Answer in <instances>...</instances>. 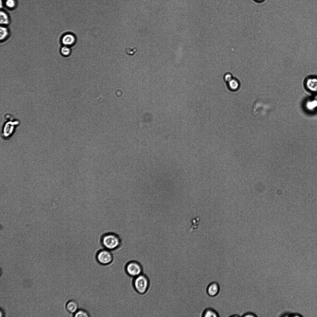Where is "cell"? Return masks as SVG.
<instances>
[{
	"mask_svg": "<svg viewBox=\"0 0 317 317\" xmlns=\"http://www.w3.org/2000/svg\"><path fill=\"white\" fill-rule=\"evenodd\" d=\"M218 313L214 309L207 307L202 312V317H219Z\"/></svg>",
	"mask_w": 317,
	"mask_h": 317,
	"instance_id": "cell-9",
	"label": "cell"
},
{
	"mask_svg": "<svg viewBox=\"0 0 317 317\" xmlns=\"http://www.w3.org/2000/svg\"><path fill=\"white\" fill-rule=\"evenodd\" d=\"M124 269L127 274L132 278L143 273V269L142 265L135 260H131L127 262L125 266Z\"/></svg>",
	"mask_w": 317,
	"mask_h": 317,
	"instance_id": "cell-4",
	"label": "cell"
},
{
	"mask_svg": "<svg viewBox=\"0 0 317 317\" xmlns=\"http://www.w3.org/2000/svg\"><path fill=\"white\" fill-rule=\"evenodd\" d=\"M233 77L232 74L230 73H226L224 76V81L227 83L231 80Z\"/></svg>",
	"mask_w": 317,
	"mask_h": 317,
	"instance_id": "cell-17",
	"label": "cell"
},
{
	"mask_svg": "<svg viewBox=\"0 0 317 317\" xmlns=\"http://www.w3.org/2000/svg\"><path fill=\"white\" fill-rule=\"evenodd\" d=\"M10 22V19L7 14L4 11H1L0 13V23L4 26L7 25Z\"/></svg>",
	"mask_w": 317,
	"mask_h": 317,
	"instance_id": "cell-11",
	"label": "cell"
},
{
	"mask_svg": "<svg viewBox=\"0 0 317 317\" xmlns=\"http://www.w3.org/2000/svg\"><path fill=\"white\" fill-rule=\"evenodd\" d=\"M220 291V286L217 282L215 281L211 282L206 287V293L211 297H216L219 294Z\"/></svg>",
	"mask_w": 317,
	"mask_h": 317,
	"instance_id": "cell-6",
	"label": "cell"
},
{
	"mask_svg": "<svg viewBox=\"0 0 317 317\" xmlns=\"http://www.w3.org/2000/svg\"><path fill=\"white\" fill-rule=\"evenodd\" d=\"M60 52L63 56H68L70 54L71 50L68 46H64L61 49Z\"/></svg>",
	"mask_w": 317,
	"mask_h": 317,
	"instance_id": "cell-15",
	"label": "cell"
},
{
	"mask_svg": "<svg viewBox=\"0 0 317 317\" xmlns=\"http://www.w3.org/2000/svg\"><path fill=\"white\" fill-rule=\"evenodd\" d=\"M256 1L258 2H260L263 1V0H255Z\"/></svg>",
	"mask_w": 317,
	"mask_h": 317,
	"instance_id": "cell-20",
	"label": "cell"
},
{
	"mask_svg": "<svg viewBox=\"0 0 317 317\" xmlns=\"http://www.w3.org/2000/svg\"><path fill=\"white\" fill-rule=\"evenodd\" d=\"M20 124V121L17 119H10L5 122L3 125L1 131L2 139L5 140L10 139L14 134Z\"/></svg>",
	"mask_w": 317,
	"mask_h": 317,
	"instance_id": "cell-3",
	"label": "cell"
},
{
	"mask_svg": "<svg viewBox=\"0 0 317 317\" xmlns=\"http://www.w3.org/2000/svg\"><path fill=\"white\" fill-rule=\"evenodd\" d=\"M76 41L74 36L71 33L65 34L62 39V42L64 46H69L73 45Z\"/></svg>",
	"mask_w": 317,
	"mask_h": 317,
	"instance_id": "cell-8",
	"label": "cell"
},
{
	"mask_svg": "<svg viewBox=\"0 0 317 317\" xmlns=\"http://www.w3.org/2000/svg\"><path fill=\"white\" fill-rule=\"evenodd\" d=\"M121 243L119 236L114 232L105 234L101 239V243L103 248L112 252L117 250L120 247Z\"/></svg>",
	"mask_w": 317,
	"mask_h": 317,
	"instance_id": "cell-1",
	"label": "cell"
},
{
	"mask_svg": "<svg viewBox=\"0 0 317 317\" xmlns=\"http://www.w3.org/2000/svg\"><path fill=\"white\" fill-rule=\"evenodd\" d=\"M5 5L8 8L12 9L15 7L16 2L15 0H7Z\"/></svg>",
	"mask_w": 317,
	"mask_h": 317,
	"instance_id": "cell-16",
	"label": "cell"
},
{
	"mask_svg": "<svg viewBox=\"0 0 317 317\" xmlns=\"http://www.w3.org/2000/svg\"><path fill=\"white\" fill-rule=\"evenodd\" d=\"M132 285L137 293L142 296L146 294L149 289L150 280L147 276L142 273L133 278Z\"/></svg>",
	"mask_w": 317,
	"mask_h": 317,
	"instance_id": "cell-2",
	"label": "cell"
},
{
	"mask_svg": "<svg viewBox=\"0 0 317 317\" xmlns=\"http://www.w3.org/2000/svg\"><path fill=\"white\" fill-rule=\"evenodd\" d=\"M200 218L198 216H196L190 219L191 226L190 228V231L192 232L198 228Z\"/></svg>",
	"mask_w": 317,
	"mask_h": 317,
	"instance_id": "cell-12",
	"label": "cell"
},
{
	"mask_svg": "<svg viewBox=\"0 0 317 317\" xmlns=\"http://www.w3.org/2000/svg\"><path fill=\"white\" fill-rule=\"evenodd\" d=\"M89 316V313L86 310L79 308L73 315V316L75 317H88Z\"/></svg>",
	"mask_w": 317,
	"mask_h": 317,
	"instance_id": "cell-13",
	"label": "cell"
},
{
	"mask_svg": "<svg viewBox=\"0 0 317 317\" xmlns=\"http://www.w3.org/2000/svg\"><path fill=\"white\" fill-rule=\"evenodd\" d=\"M65 308L67 310L73 315L79 309V305L76 300H71L67 302Z\"/></svg>",
	"mask_w": 317,
	"mask_h": 317,
	"instance_id": "cell-7",
	"label": "cell"
},
{
	"mask_svg": "<svg viewBox=\"0 0 317 317\" xmlns=\"http://www.w3.org/2000/svg\"><path fill=\"white\" fill-rule=\"evenodd\" d=\"M9 32L7 28L4 26H1L0 28V39L3 41L5 39L8 37Z\"/></svg>",
	"mask_w": 317,
	"mask_h": 317,
	"instance_id": "cell-14",
	"label": "cell"
},
{
	"mask_svg": "<svg viewBox=\"0 0 317 317\" xmlns=\"http://www.w3.org/2000/svg\"><path fill=\"white\" fill-rule=\"evenodd\" d=\"M137 51V49L136 48L132 49L129 48L127 50V53L128 54L130 55H132L134 54Z\"/></svg>",
	"mask_w": 317,
	"mask_h": 317,
	"instance_id": "cell-18",
	"label": "cell"
},
{
	"mask_svg": "<svg viewBox=\"0 0 317 317\" xmlns=\"http://www.w3.org/2000/svg\"><path fill=\"white\" fill-rule=\"evenodd\" d=\"M241 316L243 317H254L257 316L256 315L251 312H245Z\"/></svg>",
	"mask_w": 317,
	"mask_h": 317,
	"instance_id": "cell-19",
	"label": "cell"
},
{
	"mask_svg": "<svg viewBox=\"0 0 317 317\" xmlns=\"http://www.w3.org/2000/svg\"><path fill=\"white\" fill-rule=\"evenodd\" d=\"M228 89L232 91H236L240 86L239 81L236 78H233L227 83Z\"/></svg>",
	"mask_w": 317,
	"mask_h": 317,
	"instance_id": "cell-10",
	"label": "cell"
},
{
	"mask_svg": "<svg viewBox=\"0 0 317 317\" xmlns=\"http://www.w3.org/2000/svg\"><path fill=\"white\" fill-rule=\"evenodd\" d=\"M95 257L97 262L99 264L104 266L110 264L114 259L113 252L104 248L98 250Z\"/></svg>",
	"mask_w": 317,
	"mask_h": 317,
	"instance_id": "cell-5",
	"label": "cell"
}]
</instances>
